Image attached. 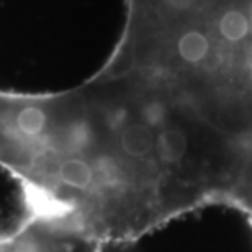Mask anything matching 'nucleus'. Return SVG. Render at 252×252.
<instances>
[{"label": "nucleus", "instance_id": "obj_2", "mask_svg": "<svg viewBox=\"0 0 252 252\" xmlns=\"http://www.w3.org/2000/svg\"><path fill=\"white\" fill-rule=\"evenodd\" d=\"M177 51H179V56L182 58L185 63L196 65L208 56L210 41L201 32L190 30V32H185L182 36H180L177 43Z\"/></svg>", "mask_w": 252, "mask_h": 252}, {"label": "nucleus", "instance_id": "obj_1", "mask_svg": "<svg viewBox=\"0 0 252 252\" xmlns=\"http://www.w3.org/2000/svg\"><path fill=\"white\" fill-rule=\"evenodd\" d=\"M189 151L187 134L177 126L164 125L156 138V154L164 167H172L184 160Z\"/></svg>", "mask_w": 252, "mask_h": 252}, {"label": "nucleus", "instance_id": "obj_3", "mask_svg": "<svg viewBox=\"0 0 252 252\" xmlns=\"http://www.w3.org/2000/svg\"><path fill=\"white\" fill-rule=\"evenodd\" d=\"M220 32L228 41L238 43L249 33V20L239 10H229L220 20Z\"/></svg>", "mask_w": 252, "mask_h": 252}, {"label": "nucleus", "instance_id": "obj_4", "mask_svg": "<svg viewBox=\"0 0 252 252\" xmlns=\"http://www.w3.org/2000/svg\"><path fill=\"white\" fill-rule=\"evenodd\" d=\"M169 12H189L196 0H160Z\"/></svg>", "mask_w": 252, "mask_h": 252}]
</instances>
